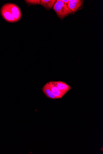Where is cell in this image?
Instances as JSON below:
<instances>
[{"instance_id":"6da1fadb","label":"cell","mask_w":103,"mask_h":154,"mask_svg":"<svg viewBox=\"0 0 103 154\" xmlns=\"http://www.w3.org/2000/svg\"><path fill=\"white\" fill-rule=\"evenodd\" d=\"M1 12L3 18L9 23H14L18 22L22 16L19 7L13 3L5 4L1 8Z\"/></svg>"},{"instance_id":"7a4b0ae2","label":"cell","mask_w":103,"mask_h":154,"mask_svg":"<svg viewBox=\"0 0 103 154\" xmlns=\"http://www.w3.org/2000/svg\"><path fill=\"white\" fill-rule=\"evenodd\" d=\"M53 9L57 16L61 20L72 13L67 5L64 3L62 0H57L56 1L53 6Z\"/></svg>"},{"instance_id":"3957f363","label":"cell","mask_w":103,"mask_h":154,"mask_svg":"<svg viewBox=\"0 0 103 154\" xmlns=\"http://www.w3.org/2000/svg\"><path fill=\"white\" fill-rule=\"evenodd\" d=\"M83 2L81 0H70L67 5L72 13L75 12L81 8Z\"/></svg>"},{"instance_id":"277c9868","label":"cell","mask_w":103,"mask_h":154,"mask_svg":"<svg viewBox=\"0 0 103 154\" xmlns=\"http://www.w3.org/2000/svg\"><path fill=\"white\" fill-rule=\"evenodd\" d=\"M53 85L55 86L58 90L63 92L66 94L72 88L66 83L62 81H51Z\"/></svg>"},{"instance_id":"5b68a950","label":"cell","mask_w":103,"mask_h":154,"mask_svg":"<svg viewBox=\"0 0 103 154\" xmlns=\"http://www.w3.org/2000/svg\"><path fill=\"white\" fill-rule=\"evenodd\" d=\"M42 90L43 93L49 98L52 100L56 99L52 91L49 82L47 83L43 86Z\"/></svg>"},{"instance_id":"8992f818","label":"cell","mask_w":103,"mask_h":154,"mask_svg":"<svg viewBox=\"0 0 103 154\" xmlns=\"http://www.w3.org/2000/svg\"><path fill=\"white\" fill-rule=\"evenodd\" d=\"M52 93L55 96L56 99H61L66 94L65 93L58 90L52 84L51 81L49 82Z\"/></svg>"},{"instance_id":"52a82bcc","label":"cell","mask_w":103,"mask_h":154,"mask_svg":"<svg viewBox=\"0 0 103 154\" xmlns=\"http://www.w3.org/2000/svg\"><path fill=\"white\" fill-rule=\"evenodd\" d=\"M56 0H41L40 5L47 10L53 8L56 2Z\"/></svg>"},{"instance_id":"ba28073f","label":"cell","mask_w":103,"mask_h":154,"mask_svg":"<svg viewBox=\"0 0 103 154\" xmlns=\"http://www.w3.org/2000/svg\"><path fill=\"white\" fill-rule=\"evenodd\" d=\"M25 2L29 6L40 5L41 0H27V1H25Z\"/></svg>"},{"instance_id":"9c48e42d","label":"cell","mask_w":103,"mask_h":154,"mask_svg":"<svg viewBox=\"0 0 103 154\" xmlns=\"http://www.w3.org/2000/svg\"><path fill=\"white\" fill-rule=\"evenodd\" d=\"M62 1L65 4L67 5L69 2V0L68 1H65V0H62Z\"/></svg>"}]
</instances>
